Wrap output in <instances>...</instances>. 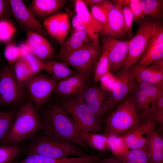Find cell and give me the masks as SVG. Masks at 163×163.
<instances>
[{
  "label": "cell",
  "instance_id": "9",
  "mask_svg": "<svg viewBox=\"0 0 163 163\" xmlns=\"http://www.w3.org/2000/svg\"><path fill=\"white\" fill-rule=\"evenodd\" d=\"M157 24L154 20L148 17H145L138 23L139 27L137 32L129 40L128 57L124 66L135 65L144 51Z\"/></svg>",
  "mask_w": 163,
  "mask_h": 163
},
{
  "label": "cell",
  "instance_id": "10",
  "mask_svg": "<svg viewBox=\"0 0 163 163\" xmlns=\"http://www.w3.org/2000/svg\"><path fill=\"white\" fill-rule=\"evenodd\" d=\"M58 82L51 77L37 74L23 84L31 101L39 108L54 92Z\"/></svg>",
  "mask_w": 163,
  "mask_h": 163
},
{
  "label": "cell",
  "instance_id": "44",
  "mask_svg": "<svg viewBox=\"0 0 163 163\" xmlns=\"http://www.w3.org/2000/svg\"><path fill=\"white\" fill-rule=\"evenodd\" d=\"M140 0H129L127 4L133 14V21L137 24L145 18L140 7Z\"/></svg>",
  "mask_w": 163,
  "mask_h": 163
},
{
  "label": "cell",
  "instance_id": "47",
  "mask_svg": "<svg viewBox=\"0 0 163 163\" xmlns=\"http://www.w3.org/2000/svg\"><path fill=\"white\" fill-rule=\"evenodd\" d=\"M18 46L19 50L21 56L23 57L31 53L30 49L26 42L21 43Z\"/></svg>",
  "mask_w": 163,
  "mask_h": 163
},
{
  "label": "cell",
  "instance_id": "36",
  "mask_svg": "<svg viewBox=\"0 0 163 163\" xmlns=\"http://www.w3.org/2000/svg\"><path fill=\"white\" fill-rule=\"evenodd\" d=\"M4 55L8 64L13 69L15 62L21 56L19 49L14 40H11L6 43Z\"/></svg>",
  "mask_w": 163,
  "mask_h": 163
},
{
  "label": "cell",
  "instance_id": "49",
  "mask_svg": "<svg viewBox=\"0 0 163 163\" xmlns=\"http://www.w3.org/2000/svg\"><path fill=\"white\" fill-rule=\"evenodd\" d=\"M108 158L109 163H121L117 158L114 156H111Z\"/></svg>",
  "mask_w": 163,
  "mask_h": 163
},
{
  "label": "cell",
  "instance_id": "20",
  "mask_svg": "<svg viewBox=\"0 0 163 163\" xmlns=\"http://www.w3.org/2000/svg\"><path fill=\"white\" fill-rule=\"evenodd\" d=\"M76 15L88 27L94 35L97 37L109 35L104 26L97 21L89 11L83 0L75 1Z\"/></svg>",
  "mask_w": 163,
  "mask_h": 163
},
{
  "label": "cell",
  "instance_id": "16",
  "mask_svg": "<svg viewBox=\"0 0 163 163\" xmlns=\"http://www.w3.org/2000/svg\"><path fill=\"white\" fill-rule=\"evenodd\" d=\"M109 11L107 17V31L109 34L123 40L127 37L122 6L114 4Z\"/></svg>",
  "mask_w": 163,
  "mask_h": 163
},
{
  "label": "cell",
  "instance_id": "24",
  "mask_svg": "<svg viewBox=\"0 0 163 163\" xmlns=\"http://www.w3.org/2000/svg\"><path fill=\"white\" fill-rule=\"evenodd\" d=\"M44 69L53 79L57 81L64 80L77 72L71 69L69 66L63 62L52 59L43 61Z\"/></svg>",
  "mask_w": 163,
  "mask_h": 163
},
{
  "label": "cell",
  "instance_id": "32",
  "mask_svg": "<svg viewBox=\"0 0 163 163\" xmlns=\"http://www.w3.org/2000/svg\"><path fill=\"white\" fill-rule=\"evenodd\" d=\"M117 158L121 163H150L144 147L130 149L126 155Z\"/></svg>",
  "mask_w": 163,
  "mask_h": 163
},
{
  "label": "cell",
  "instance_id": "17",
  "mask_svg": "<svg viewBox=\"0 0 163 163\" xmlns=\"http://www.w3.org/2000/svg\"><path fill=\"white\" fill-rule=\"evenodd\" d=\"M86 80L83 75L77 73L58 81L54 92L62 96L78 95L82 93L86 87Z\"/></svg>",
  "mask_w": 163,
  "mask_h": 163
},
{
  "label": "cell",
  "instance_id": "28",
  "mask_svg": "<svg viewBox=\"0 0 163 163\" xmlns=\"http://www.w3.org/2000/svg\"><path fill=\"white\" fill-rule=\"evenodd\" d=\"M162 58H163V43L143 53L137 62L138 64L135 65L141 68L147 67Z\"/></svg>",
  "mask_w": 163,
  "mask_h": 163
},
{
  "label": "cell",
  "instance_id": "3",
  "mask_svg": "<svg viewBox=\"0 0 163 163\" xmlns=\"http://www.w3.org/2000/svg\"><path fill=\"white\" fill-rule=\"evenodd\" d=\"M102 49L98 37L80 49L65 54H59L57 57L87 79L94 75Z\"/></svg>",
  "mask_w": 163,
  "mask_h": 163
},
{
  "label": "cell",
  "instance_id": "50",
  "mask_svg": "<svg viewBox=\"0 0 163 163\" xmlns=\"http://www.w3.org/2000/svg\"><path fill=\"white\" fill-rule=\"evenodd\" d=\"M97 163H109V158L104 159L102 160H99Z\"/></svg>",
  "mask_w": 163,
  "mask_h": 163
},
{
  "label": "cell",
  "instance_id": "39",
  "mask_svg": "<svg viewBox=\"0 0 163 163\" xmlns=\"http://www.w3.org/2000/svg\"><path fill=\"white\" fill-rule=\"evenodd\" d=\"M70 24L69 15L66 13H61L56 40L61 45L66 40L69 33Z\"/></svg>",
  "mask_w": 163,
  "mask_h": 163
},
{
  "label": "cell",
  "instance_id": "42",
  "mask_svg": "<svg viewBox=\"0 0 163 163\" xmlns=\"http://www.w3.org/2000/svg\"><path fill=\"white\" fill-rule=\"evenodd\" d=\"M122 11L127 33V38L128 40H129L133 36L132 30L133 22L134 21L133 16L131 10L127 5L123 6Z\"/></svg>",
  "mask_w": 163,
  "mask_h": 163
},
{
  "label": "cell",
  "instance_id": "48",
  "mask_svg": "<svg viewBox=\"0 0 163 163\" xmlns=\"http://www.w3.org/2000/svg\"><path fill=\"white\" fill-rule=\"evenodd\" d=\"M106 1V0H83L87 5H89L91 7L104 3Z\"/></svg>",
  "mask_w": 163,
  "mask_h": 163
},
{
  "label": "cell",
  "instance_id": "21",
  "mask_svg": "<svg viewBox=\"0 0 163 163\" xmlns=\"http://www.w3.org/2000/svg\"><path fill=\"white\" fill-rule=\"evenodd\" d=\"M96 38L85 32L73 30L69 37L61 45L59 54H65L78 50L90 43Z\"/></svg>",
  "mask_w": 163,
  "mask_h": 163
},
{
  "label": "cell",
  "instance_id": "37",
  "mask_svg": "<svg viewBox=\"0 0 163 163\" xmlns=\"http://www.w3.org/2000/svg\"><path fill=\"white\" fill-rule=\"evenodd\" d=\"M16 31L15 27L9 19L0 22V43H7L11 40Z\"/></svg>",
  "mask_w": 163,
  "mask_h": 163
},
{
  "label": "cell",
  "instance_id": "5",
  "mask_svg": "<svg viewBox=\"0 0 163 163\" xmlns=\"http://www.w3.org/2000/svg\"><path fill=\"white\" fill-rule=\"evenodd\" d=\"M62 107L82 131L97 133L100 130V118L90 109L81 94L65 101Z\"/></svg>",
  "mask_w": 163,
  "mask_h": 163
},
{
  "label": "cell",
  "instance_id": "23",
  "mask_svg": "<svg viewBox=\"0 0 163 163\" xmlns=\"http://www.w3.org/2000/svg\"><path fill=\"white\" fill-rule=\"evenodd\" d=\"M144 148L150 163H163V137L160 132L155 131Z\"/></svg>",
  "mask_w": 163,
  "mask_h": 163
},
{
  "label": "cell",
  "instance_id": "27",
  "mask_svg": "<svg viewBox=\"0 0 163 163\" xmlns=\"http://www.w3.org/2000/svg\"><path fill=\"white\" fill-rule=\"evenodd\" d=\"M105 135L107 137L109 150L114 156L118 158L128 153L130 149L126 145L123 136L113 134Z\"/></svg>",
  "mask_w": 163,
  "mask_h": 163
},
{
  "label": "cell",
  "instance_id": "26",
  "mask_svg": "<svg viewBox=\"0 0 163 163\" xmlns=\"http://www.w3.org/2000/svg\"><path fill=\"white\" fill-rule=\"evenodd\" d=\"M82 138L87 145L101 152L109 150L107 136L97 133H87L82 131Z\"/></svg>",
  "mask_w": 163,
  "mask_h": 163
},
{
  "label": "cell",
  "instance_id": "12",
  "mask_svg": "<svg viewBox=\"0 0 163 163\" xmlns=\"http://www.w3.org/2000/svg\"><path fill=\"white\" fill-rule=\"evenodd\" d=\"M11 14L18 22L20 27L26 31L31 30L42 35L46 39L51 38L42 25L21 0H9Z\"/></svg>",
  "mask_w": 163,
  "mask_h": 163
},
{
  "label": "cell",
  "instance_id": "43",
  "mask_svg": "<svg viewBox=\"0 0 163 163\" xmlns=\"http://www.w3.org/2000/svg\"><path fill=\"white\" fill-rule=\"evenodd\" d=\"M115 80V75L110 72L103 75L100 79L101 89L104 91L110 94L111 91Z\"/></svg>",
  "mask_w": 163,
  "mask_h": 163
},
{
  "label": "cell",
  "instance_id": "45",
  "mask_svg": "<svg viewBox=\"0 0 163 163\" xmlns=\"http://www.w3.org/2000/svg\"><path fill=\"white\" fill-rule=\"evenodd\" d=\"M72 24L73 31L84 32L89 34L94 38L99 37H97L94 35L88 27L77 15H74L72 18Z\"/></svg>",
  "mask_w": 163,
  "mask_h": 163
},
{
  "label": "cell",
  "instance_id": "41",
  "mask_svg": "<svg viewBox=\"0 0 163 163\" xmlns=\"http://www.w3.org/2000/svg\"><path fill=\"white\" fill-rule=\"evenodd\" d=\"M23 58L34 75H35L40 72L43 71V61L39 59L31 53Z\"/></svg>",
  "mask_w": 163,
  "mask_h": 163
},
{
  "label": "cell",
  "instance_id": "7",
  "mask_svg": "<svg viewBox=\"0 0 163 163\" xmlns=\"http://www.w3.org/2000/svg\"><path fill=\"white\" fill-rule=\"evenodd\" d=\"M134 66H124L115 74V82L111 92L108 94L103 115L113 110L132 93L136 84Z\"/></svg>",
  "mask_w": 163,
  "mask_h": 163
},
{
  "label": "cell",
  "instance_id": "8",
  "mask_svg": "<svg viewBox=\"0 0 163 163\" xmlns=\"http://www.w3.org/2000/svg\"><path fill=\"white\" fill-rule=\"evenodd\" d=\"M26 89L24 84L16 77L13 69L8 64L0 68V105H16L23 99Z\"/></svg>",
  "mask_w": 163,
  "mask_h": 163
},
{
  "label": "cell",
  "instance_id": "40",
  "mask_svg": "<svg viewBox=\"0 0 163 163\" xmlns=\"http://www.w3.org/2000/svg\"><path fill=\"white\" fill-rule=\"evenodd\" d=\"M150 119L153 120L158 124L161 129L163 125V91H161L155 101V111Z\"/></svg>",
  "mask_w": 163,
  "mask_h": 163
},
{
  "label": "cell",
  "instance_id": "4",
  "mask_svg": "<svg viewBox=\"0 0 163 163\" xmlns=\"http://www.w3.org/2000/svg\"><path fill=\"white\" fill-rule=\"evenodd\" d=\"M114 109L106 118L105 134L123 136L142 122L137 113L131 94Z\"/></svg>",
  "mask_w": 163,
  "mask_h": 163
},
{
  "label": "cell",
  "instance_id": "30",
  "mask_svg": "<svg viewBox=\"0 0 163 163\" xmlns=\"http://www.w3.org/2000/svg\"><path fill=\"white\" fill-rule=\"evenodd\" d=\"M136 85L149 98L155 108V99L163 91V85L153 84L137 79H136Z\"/></svg>",
  "mask_w": 163,
  "mask_h": 163
},
{
  "label": "cell",
  "instance_id": "38",
  "mask_svg": "<svg viewBox=\"0 0 163 163\" xmlns=\"http://www.w3.org/2000/svg\"><path fill=\"white\" fill-rule=\"evenodd\" d=\"M61 13H58L50 16L43 20V26L52 37L56 40Z\"/></svg>",
  "mask_w": 163,
  "mask_h": 163
},
{
  "label": "cell",
  "instance_id": "51",
  "mask_svg": "<svg viewBox=\"0 0 163 163\" xmlns=\"http://www.w3.org/2000/svg\"><path fill=\"white\" fill-rule=\"evenodd\" d=\"M3 60L2 59L0 58V68L2 64L3 63Z\"/></svg>",
  "mask_w": 163,
  "mask_h": 163
},
{
  "label": "cell",
  "instance_id": "33",
  "mask_svg": "<svg viewBox=\"0 0 163 163\" xmlns=\"http://www.w3.org/2000/svg\"><path fill=\"white\" fill-rule=\"evenodd\" d=\"M13 71L17 80L21 83L23 84L34 75L24 58L21 56L15 62Z\"/></svg>",
  "mask_w": 163,
  "mask_h": 163
},
{
  "label": "cell",
  "instance_id": "19",
  "mask_svg": "<svg viewBox=\"0 0 163 163\" xmlns=\"http://www.w3.org/2000/svg\"><path fill=\"white\" fill-rule=\"evenodd\" d=\"M136 79L151 84L163 85V58L156 61L151 66L133 67Z\"/></svg>",
  "mask_w": 163,
  "mask_h": 163
},
{
  "label": "cell",
  "instance_id": "18",
  "mask_svg": "<svg viewBox=\"0 0 163 163\" xmlns=\"http://www.w3.org/2000/svg\"><path fill=\"white\" fill-rule=\"evenodd\" d=\"M67 2L65 0H33L27 7L40 22L55 14Z\"/></svg>",
  "mask_w": 163,
  "mask_h": 163
},
{
  "label": "cell",
  "instance_id": "2",
  "mask_svg": "<svg viewBox=\"0 0 163 163\" xmlns=\"http://www.w3.org/2000/svg\"><path fill=\"white\" fill-rule=\"evenodd\" d=\"M41 118L31 101L24 104L17 112L8 132L1 145L16 146L32 138L42 130Z\"/></svg>",
  "mask_w": 163,
  "mask_h": 163
},
{
  "label": "cell",
  "instance_id": "13",
  "mask_svg": "<svg viewBox=\"0 0 163 163\" xmlns=\"http://www.w3.org/2000/svg\"><path fill=\"white\" fill-rule=\"evenodd\" d=\"M158 123L150 119L143 120L138 125L123 136L130 149L144 148L151 135L156 131Z\"/></svg>",
  "mask_w": 163,
  "mask_h": 163
},
{
  "label": "cell",
  "instance_id": "11",
  "mask_svg": "<svg viewBox=\"0 0 163 163\" xmlns=\"http://www.w3.org/2000/svg\"><path fill=\"white\" fill-rule=\"evenodd\" d=\"M103 46L107 49L110 72L116 74L124 66L129 51V40H122L110 35L100 36Z\"/></svg>",
  "mask_w": 163,
  "mask_h": 163
},
{
  "label": "cell",
  "instance_id": "29",
  "mask_svg": "<svg viewBox=\"0 0 163 163\" xmlns=\"http://www.w3.org/2000/svg\"><path fill=\"white\" fill-rule=\"evenodd\" d=\"M114 5L112 1L107 0L104 3L92 6L91 8L90 12L94 18L104 26L108 34L107 25V16L109 11Z\"/></svg>",
  "mask_w": 163,
  "mask_h": 163
},
{
  "label": "cell",
  "instance_id": "46",
  "mask_svg": "<svg viewBox=\"0 0 163 163\" xmlns=\"http://www.w3.org/2000/svg\"><path fill=\"white\" fill-rule=\"evenodd\" d=\"M11 9L9 0H0V22L9 18Z\"/></svg>",
  "mask_w": 163,
  "mask_h": 163
},
{
  "label": "cell",
  "instance_id": "34",
  "mask_svg": "<svg viewBox=\"0 0 163 163\" xmlns=\"http://www.w3.org/2000/svg\"><path fill=\"white\" fill-rule=\"evenodd\" d=\"M110 72V66L107 48L103 46L101 54L93 75L95 83L99 82L103 75Z\"/></svg>",
  "mask_w": 163,
  "mask_h": 163
},
{
  "label": "cell",
  "instance_id": "1",
  "mask_svg": "<svg viewBox=\"0 0 163 163\" xmlns=\"http://www.w3.org/2000/svg\"><path fill=\"white\" fill-rule=\"evenodd\" d=\"M43 135L58 142L85 147L82 131L75 125L62 107L53 106L43 120H41Z\"/></svg>",
  "mask_w": 163,
  "mask_h": 163
},
{
  "label": "cell",
  "instance_id": "22",
  "mask_svg": "<svg viewBox=\"0 0 163 163\" xmlns=\"http://www.w3.org/2000/svg\"><path fill=\"white\" fill-rule=\"evenodd\" d=\"M137 113L142 120L150 119L155 108L149 98L135 85L131 94Z\"/></svg>",
  "mask_w": 163,
  "mask_h": 163
},
{
  "label": "cell",
  "instance_id": "25",
  "mask_svg": "<svg viewBox=\"0 0 163 163\" xmlns=\"http://www.w3.org/2000/svg\"><path fill=\"white\" fill-rule=\"evenodd\" d=\"M140 5L145 17L152 18L157 23L163 24V0H140Z\"/></svg>",
  "mask_w": 163,
  "mask_h": 163
},
{
  "label": "cell",
  "instance_id": "14",
  "mask_svg": "<svg viewBox=\"0 0 163 163\" xmlns=\"http://www.w3.org/2000/svg\"><path fill=\"white\" fill-rule=\"evenodd\" d=\"M26 42L31 53L39 59L45 61L50 59L54 55V50L47 40L42 35L31 30L27 31Z\"/></svg>",
  "mask_w": 163,
  "mask_h": 163
},
{
  "label": "cell",
  "instance_id": "15",
  "mask_svg": "<svg viewBox=\"0 0 163 163\" xmlns=\"http://www.w3.org/2000/svg\"><path fill=\"white\" fill-rule=\"evenodd\" d=\"M90 109L98 117L102 116V111L108 93L102 91L99 87L94 85H87L81 93Z\"/></svg>",
  "mask_w": 163,
  "mask_h": 163
},
{
  "label": "cell",
  "instance_id": "31",
  "mask_svg": "<svg viewBox=\"0 0 163 163\" xmlns=\"http://www.w3.org/2000/svg\"><path fill=\"white\" fill-rule=\"evenodd\" d=\"M16 113L13 109L0 111V144L8 134Z\"/></svg>",
  "mask_w": 163,
  "mask_h": 163
},
{
  "label": "cell",
  "instance_id": "35",
  "mask_svg": "<svg viewBox=\"0 0 163 163\" xmlns=\"http://www.w3.org/2000/svg\"><path fill=\"white\" fill-rule=\"evenodd\" d=\"M22 148V145H9L0 146V163H11L18 155Z\"/></svg>",
  "mask_w": 163,
  "mask_h": 163
},
{
  "label": "cell",
  "instance_id": "6",
  "mask_svg": "<svg viewBox=\"0 0 163 163\" xmlns=\"http://www.w3.org/2000/svg\"><path fill=\"white\" fill-rule=\"evenodd\" d=\"M74 144L55 141L43 135L32 143L28 149L27 155L37 154L53 158L87 156Z\"/></svg>",
  "mask_w": 163,
  "mask_h": 163
}]
</instances>
